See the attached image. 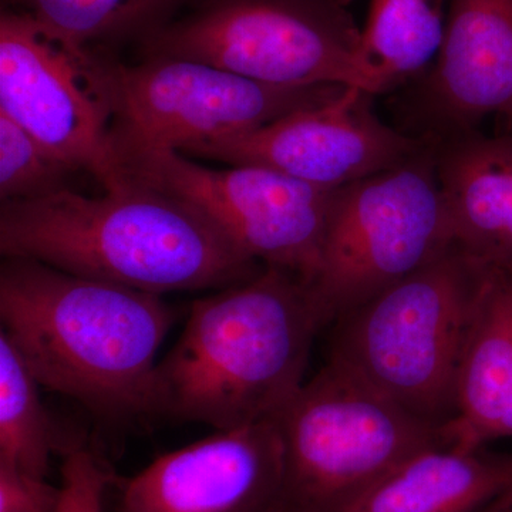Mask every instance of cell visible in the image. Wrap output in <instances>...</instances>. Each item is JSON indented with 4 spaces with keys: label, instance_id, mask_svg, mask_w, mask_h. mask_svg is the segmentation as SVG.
<instances>
[{
    "label": "cell",
    "instance_id": "19",
    "mask_svg": "<svg viewBox=\"0 0 512 512\" xmlns=\"http://www.w3.org/2000/svg\"><path fill=\"white\" fill-rule=\"evenodd\" d=\"M70 39L90 43L148 29L175 0H9Z\"/></svg>",
    "mask_w": 512,
    "mask_h": 512
},
{
    "label": "cell",
    "instance_id": "24",
    "mask_svg": "<svg viewBox=\"0 0 512 512\" xmlns=\"http://www.w3.org/2000/svg\"><path fill=\"white\" fill-rule=\"evenodd\" d=\"M325 2L333 3V5L340 6V8H346L352 0H325Z\"/></svg>",
    "mask_w": 512,
    "mask_h": 512
},
{
    "label": "cell",
    "instance_id": "3",
    "mask_svg": "<svg viewBox=\"0 0 512 512\" xmlns=\"http://www.w3.org/2000/svg\"><path fill=\"white\" fill-rule=\"evenodd\" d=\"M325 326L299 276L258 274L192 302L154 375V417L234 430L275 419L301 389L316 333Z\"/></svg>",
    "mask_w": 512,
    "mask_h": 512
},
{
    "label": "cell",
    "instance_id": "14",
    "mask_svg": "<svg viewBox=\"0 0 512 512\" xmlns=\"http://www.w3.org/2000/svg\"><path fill=\"white\" fill-rule=\"evenodd\" d=\"M448 446L512 439V265L491 266L458 366Z\"/></svg>",
    "mask_w": 512,
    "mask_h": 512
},
{
    "label": "cell",
    "instance_id": "22",
    "mask_svg": "<svg viewBox=\"0 0 512 512\" xmlns=\"http://www.w3.org/2000/svg\"><path fill=\"white\" fill-rule=\"evenodd\" d=\"M62 488L0 460V512H57Z\"/></svg>",
    "mask_w": 512,
    "mask_h": 512
},
{
    "label": "cell",
    "instance_id": "2",
    "mask_svg": "<svg viewBox=\"0 0 512 512\" xmlns=\"http://www.w3.org/2000/svg\"><path fill=\"white\" fill-rule=\"evenodd\" d=\"M174 320L156 293L2 259L3 332L40 386L106 423L153 419L157 353Z\"/></svg>",
    "mask_w": 512,
    "mask_h": 512
},
{
    "label": "cell",
    "instance_id": "16",
    "mask_svg": "<svg viewBox=\"0 0 512 512\" xmlns=\"http://www.w3.org/2000/svg\"><path fill=\"white\" fill-rule=\"evenodd\" d=\"M512 484V454L484 447L427 448L346 512H476Z\"/></svg>",
    "mask_w": 512,
    "mask_h": 512
},
{
    "label": "cell",
    "instance_id": "8",
    "mask_svg": "<svg viewBox=\"0 0 512 512\" xmlns=\"http://www.w3.org/2000/svg\"><path fill=\"white\" fill-rule=\"evenodd\" d=\"M113 150L117 161L177 151L255 130L293 111L335 99L346 87L276 86L183 57L138 64L109 60Z\"/></svg>",
    "mask_w": 512,
    "mask_h": 512
},
{
    "label": "cell",
    "instance_id": "23",
    "mask_svg": "<svg viewBox=\"0 0 512 512\" xmlns=\"http://www.w3.org/2000/svg\"><path fill=\"white\" fill-rule=\"evenodd\" d=\"M476 512H512V484Z\"/></svg>",
    "mask_w": 512,
    "mask_h": 512
},
{
    "label": "cell",
    "instance_id": "21",
    "mask_svg": "<svg viewBox=\"0 0 512 512\" xmlns=\"http://www.w3.org/2000/svg\"><path fill=\"white\" fill-rule=\"evenodd\" d=\"M62 498L57 512H107V498L116 474L96 453L77 447L63 456Z\"/></svg>",
    "mask_w": 512,
    "mask_h": 512
},
{
    "label": "cell",
    "instance_id": "15",
    "mask_svg": "<svg viewBox=\"0 0 512 512\" xmlns=\"http://www.w3.org/2000/svg\"><path fill=\"white\" fill-rule=\"evenodd\" d=\"M437 175L457 247L483 264L512 265V136L439 140Z\"/></svg>",
    "mask_w": 512,
    "mask_h": 512
},
{
    "label": "cell",
    "instance_id": "9",
    "mask_svg": "<svg viewBox=\"0 0 512 512\" xmlns=\"http://www.w3.org/2000/svg\"><path fill=\"white\" fill-rule=\"evenodd\" d=\"M0 111L76 173L121 174L109 60L15 9L0 18Z\"/></svg>",
    "mask_w": 512,
    "mask_h": 512
},
{
    "label": "cell",
    "instance_id": "11",
    "mask_svg": "<svg viewBox=\"0 0 512 512\" xmlns=\"http://www.w3.org/2000/svg\"><path fill=\"white\" fill-rule=\"evenodd\" d=\"M373 97L346 87L326 103L293 111L255 130L198 144L184 156L256 165L338 190L403 163L429 141L386 126L373 110Z\"/></svg>",
    "mask_w": 512,
    "mask_h": 512
},
{
    "label": "cell",
    "instance_id": "1",
    "mask_svg": "<svg viewBox=\"0 0 512 512\" xmlns=\"http://www.w3.org/2000/svg\"><path fill=\"white\" fill-rule=\"evenodd\" d=\"M101 190L2 202L0 254L156 295L218 291L264 268L174 195L124 173Z\"/></svg>",
    "mask_w": 512,
    "mask_h": 512
},
{
    "label": "cell",
    "instance_id": "4",
    "mask_svg": "<svg viewBox=\"0 0 512 512\" xmlns=\"http://www.w3.org/2000/svg\"><path fill=\"white\" fill-rule=\"evenodd\" d=\"M493 265L453 247L338 320L330 356L419 419L456 412L458 366Z\"/></svg>",
    "mask_w": 512,
    "mask_h": 512
},
{
    "label": "cell",
    "instance_id": "17",
    "mask_svg": "<svg viewBox=\"0 0 512 512\" xmlns=\"http://www.w3.org/2000/svg\"><path fill=\"white\" fill-rule=\"evenodd\" d=\"M444 5L446 0H370L362 53L382 93L423 72L439 55Z\"/></svg>",
    "mask_w": 512,
    "mask_h": 512
},
{
    "label": "cell",
    "instance_id": "7",
    "mask_svg": "<svg viewBox=\"0 0 512 512\" xmlns=\"http://www.w3.org/2000/svg\"><path fill=\"white\" fill-rule=\"evenodd\" d=\"M147 57H183L276 86L357 87L382 93L363 59L362 30L325 0H212L160 26Z\"/></svg>",
    "mask_w": 512,
    "mask_h": 512
},
{
    "label": "cell",
    "instance_id": "13",
    "mask_svg": "<svg viewBox=\"0 0 512 512\" xmlns=\"http://www.w3.org/2000/svg\"><path fill=\"white\" fill-rule=\"evenodd\" d=\"M419 111L424 136L437 140L476 131L491 116L512 123V0H451Z\"/></svg>",
    "mask_w": 512,
    "mask_h": 512
},
{
    "label": "cell",
    "instance_id": "20",
    "mask_svg": "<svg viewBox=\"0 0 512 512\" xmlns=\"http://www.w3.org/2000/svg\"><path fill=\"white\" fill-rule=\"evenodd\" d=\"M76 174L0 111V202L35 200L72 188Z\"/></svg>",
    "mask_w": 512,
    "mask_h": 512
},
{
    "label": "cell",
    "instance_id": "18",
    "mask_svg": "<svg viewBox=\"0 0 512 512\" xmlns=\"http://www.w3.org/2000/svg\"><path fill=\"white\" fill-rule=\"evenodd\" d=\"M40 383L0 330V460L46 478L53 454L82 446L67 443L42 399Z\"/></svg>",
    "mask_w": 512,
    "mask_h": 512
},
{
    "label": "cell",
    "instance_id": "6",
    "mask_svg": "<svg viewBox=\"0 0 512 512\" xmlns=\"http://www.w3.org/2000/svg\"><path fill=\"white\" fill-rule=\"evenodd\" d=\"M439 140L338 188L311 288L325 326L456 247L437 175Z\"/></svg>",
    "mask_w": 512,
    "mask_h": 512
},
{
    "label": "cell",
    "instance_id": "12",
    "mask_svg": "<svg viewBox=\"0 0 512 512\" xmlns=\"http://www.w3.org/2000/svg\"><path fill=\"white\" fill-rule=\"evenodd\" d=\"M284 446L276 419L165 453L131 477L116 474L107 512H278Z\"/></svg>",
    "mask_w": 512,
    "mask_h": 512
},
{
    "label": "cell",
    "instance_id": "5",
    "mask_svg": "<svg viewBox=\"0 0 512 512\" xmlns=\"http://www.w3.org/2000/svg\"><path fill=\"white\" fill-rule=\"evenodd\" d=\"M284 446L278 512H346L443 427L407 412L329 357L275 417Z\"/></svg>",
    "mask_w": 512,
    "mask_h": 512
},
{
    "label": "cell",
    "instance_id": "10",
    "mask_svg": "<svg viewBox=\"0 0 512 512\" xmlns=\"http://www.w3.org/2000/svg\"><path fill=\"white\" fill-rule=\"evenodd\" d=\"M121 173L201 211L258 264L311 285L336 190L256 165L211 168L177 151L124 157Z\"/></svg>",
    "mask_w": 512,
    "mask_h": 512
}]
</instances>
